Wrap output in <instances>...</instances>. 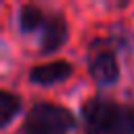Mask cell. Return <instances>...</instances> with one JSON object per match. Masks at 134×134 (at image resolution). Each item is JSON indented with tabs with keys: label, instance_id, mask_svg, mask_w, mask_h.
Returning <instances> with one entry per match:
<instances>
[{
	"label": "cell",
	"instance_id": "obj_7",
	"mask_svg": "<svg viewBox=\"0 0 134 134\" xmlns=\"http://www.w3.org/2000/svg\"><path fill=\"white\" fill-rule=\"evenodd\" d=\"M19 109H21V98L8 90H2L0 92V124L8 126Z\"/></svg>",
	"mask_w": 134,
	"mask_h": 134
},
{
	"label": "cell",
	"instance_id": "obj_2",
	"mask_svg": "<svg viewBox=\"0 0 134 134\" xmlns=\"http://www.w3.org/2000/svg\"><path fill=\"white\" fill-rule=\"evenodd\" d=\"M73 115L69 109L54 103H36L23 119V134H69L73 128Z\"/></svg>",
	"mask_w": 134,
	"mask_h": 134
},
{
	"label": "cell",
	"instance_id": "obj_5",
	"mask_svg": "<svg viewBox=\"0 0 134 134\" xmlns=\"http://www.w3.org/2000/svg\"><path fill=\"white\" fill-rule=\"evenodd\" d=\"M67 40V23L61 15H52L46 19L42 27V38H40V50L44 54L59 50Z\"/></svg>",
	"mask_w": 134,
	"mask_h": 134
},
{
	"label": "cell",
	"instance_id": "obj_4",
	"mask_svg": "<svg viewBox=\"0 0 134 134\" xmlns=\"http://www.w3.org/2000/svg\"><path fill=\"white\" fill-rule=\"evenodd\" d=\"M71 63L67 61H52V63H44V65H36L29 71V82L38 84V86H52L59 84L63 80H67L71 75Z\"/></svg>",
	"mask_w": 134,
	"mask_h": 134
},
{
	"label": "cell",
	"instance_id": "obj_1",
	"mask_svg": "<svg viewBox=\"0 0 134 134\" xmlns=\"http://www.w3.org/2000/svg\"><path fill=\"white\" fill-rule=\"evenodd\" d=\"M86 134H134V107L109 98H90L82 105Z\"/></svg>",
	"mask_w": 134,
	"mask_h": 134
},
{
	"label": "cell",
	"instance_id": "obj_3",
	"mask_svg": "<svg viewBox=\"0 0 134 134\" xmlns=\"http://www.w3.org/2000/svg\"><path fill=\"white\" fill-rule=\"evenodd\" d=\"M88 69L92 80L98 86H111L117 82L119 77V67H117V59L113 52L109 50H96L90 61H88Z\"/></svg>",
	"mask_w": 134,
	"mask_h": 134
},
{
	"label": "cell",
	"instance_id": "obj_6",
	"mask_svg": "<svg viewBox=\"0 0 134 134\" xmlns=\"http://www.w3.org/2000/svg\"><path fill=\"white\" fill-rule=\"evenodd\" d=\"M44 15L38 6L34 4H23L19 8V27L23 34H29V31H36L38 27H44Z\"/></svg>",
	"mask_w": 134,
	"mask_h": 134
}]
</instances>
